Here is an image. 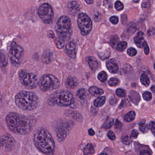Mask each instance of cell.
Returning a JSON list of instances; mask_svg holds the SVG:
<instances>
[{"label":"cell","mask_w":155,"mask_h":155,"mask_svg":"<svg viewBox=\"0 0 155 155\" xmlns=\"http://www.w3.org/2000/svg\"><path fill=\"white\" fill-rule=\"evenodd\" d=\"M19 77L22 85L27 89H34L38 85V78L32 73L21 70L19 73Z\"/></svg>","instance_id":"obj_7"},{"label":"cell","mask_w":155,"mask_h":155,"mask_svg":"<svg viewBox=\"0 0 155 155\" xmlns=\"http://www.w3.org/2000/svg\"><path fill=\"white\" fill-rule=\"evenodd\" d=\"M60 84V83L58 79L55 76L50 74L42 75L38 82L40 89L42 92L57 89L59 87Z\"/></svg>","instance_id":"obj_6"},{"label":"cell","mask_w":155,"mask_h":155,"mask_svg":"<svg viewBox=\"0 0 155 155\" xmlns=\"http://www.w3.org/2000/svg\"><path fill=\"white\" fill-rule=\"evenodd\" d=\"M127 54L130 56H134L137 54V51L136 49L131 47L127 50Z\"/></svg>","instance_id":"obj_36"},{"label":"cell","mask_w":155,"mask_h":155,"mask_svg":"<svg viewBox=\"0 0 155 155\" xmlns=\"http://www.w3.org/2000/svg\"><path fill=\"white\" fill-rule=\"evenodd\" d=\"M85 1L89 5H91L93 3V0H85Z\"/></svg>","instance_id":"obj_50"},{"label":"cell","mask_w":155,"mask_h":155,"mask_svg":"<svg viewBox=\"0 0 155 155\" xmlns=\"http://www.w3.org/2000/svg\"><path fill=\"white\" fill-rule=\"evenodd\" d=\"M66 86L69 89H73L78 85V82L75 78L69 77L66 81Z\"/></svg>","instance_id":"obj_17"},{"label":"cell","mask_w":155,"mask_h":155,"mask_svg":"<svg viewBox=\"0 0 155 155\" xmlns=\"http://www.w3.org/2000/svg\"><path fill=\"white\" fill-rule=\"evenodd\" d=\"M134 41L136 45L139 48H142L145 41L144 37V33L140 31L137 34L134 39Z\"/></svg>","instance_id":"obj_16"},{"label":"cell","mask_w":155,"mask_h":155,"mask_svg":"<svg viewBox=\"0 0 155 155\" xmlns=\"http://www.w3.org/2000/svg\"><path fill=\"white\" fill-rule=\"evenodd\" d=\"M52 57L53 55L52 52L49 51H45L42 55V61L44 63H49L52 61Z\"/></svg>","instance_id":"obj_20"},{"label":"cell","mask_w":155,"mask_h":155,"mask_svg":"<svg viewBox=\"0 0 155 155\" xmlns=\"http://www.w3.org/2000/svg\"><path fill=\"white\" fill-rule=\"evenodd\" d=\"M70 131V125L67 123H63L60 125L56 130L57 136L60 142L64 141Z\"/></svg>","instance_id":"obj_11"},{"label":"cell","mask_w":155,"mask_h":155,"mask_svg":"<svg viewBox=\"0 0 155 155\" xmlns=\"http://www.w3.org/2000/svg\"><path fill=\"white\" fill-rule=\"evenodd\" d=\"M143 47L144 48V50L145 53L146 55H148L149 52V48L148 45V43L147 42L145 43Z\"/></svg>","instance_id":"obj_41"},{"label":"cell","mask_w":155,"mask_h":155,"mask_svg":"<svg viewBox=\"0 0 155 155\" xmlns=\"http://www.w3.org/2000/svg\"><path fill=\"white\" fill-rule=\"evenodd\" d=\"M84 155H92L94 154V149L93 145L91 143H88L84 149Z\"/></svg>","instance_id":"obj_22"},{"label":"cell","mask_w":155,"mask_h":155,"mask_svg":"<svg viewBox=\"0 0 155 155\" xmlns=\"http://www.w3.org/2000/svg\"><path fill=\"white\" fill-rule=\"evenodd\" d=\"M89 93L94 97L100 96L104 93L103 90L96 86H91L89 89Z\"/></svg>","instance_id":"obj_18"},{"label":"cell","mask_w":155,"mask_h":155,"mask_svg":"<svg viewBox=\"0 0 155 155\" xmlns=\"http://www.w3.org/2000/svg\"><path fill=\"white\" fill-rule=\"evenodd\" d=\"M98 79L101 82H105L107 79V75L106 72L105 71H102L100 72L98 75Z\"/></svg>","instance_id":"obj_29"},{"label":"cell","mask_w":155,"mask_h":155,"mask_svg":"<svg viewBox=\"0 0 155 155\" xmlns=\"http://www.w3.org/2000/svg\"><path fill=\"white\" fill-rule=\"evenodd\" d=\"M106 66L109 72L112 74L117 73L118 69V65L117 61L114 58L108 60L106 62Z\"/></svg>","instance_id":"obj_15"},{"label":"cell","mask_w":155,"mask_h":155,"mask_svg":"<svg viewBox=\"0 0 155 155\" xmlns=\"http://www.w3.org/2000/svg\"><path fill=\"white\" fill-rule=\"evenodd\" d=\"M38 14L45 23L51 24L52 22L54 12L49 4L44 3L41 5L38 9Z\"/></svg>","instance_id":"obj_10"},{"label":"cell","mask_w":155,"mask_h":155,"mask_svg":"<svg viewBox=\"0 0 155 155\" xmlns=\"http://www.w3.org/2000/svg\"><path fill=\"white\" fill-rule=\"evenodd\" d=\"M47 35H48V37L51 38H53L54 37V33L51 31H49L47 32Z\"/></svg>","instance_id":"obj_48"},{"label":"cell","mask_w":155,"mask_h":155,"mask_svg":"<svg viewBox=\"0 0 155 155\" xmlns=\"http://www.w3.org/2000/svg\"><path fill=\"white\" fill-rule=\"evenodd\" d=\"M151 90H152V91H153V93H154V92H155V86H152V87H151Z\"/></svg>","instance_id":"obj_51"},{"label":"cell","mask_w":155,"mask_h":155,"mask_svg":"<svg viewBox=\"0 0 155 155\" xmlns=\"http://www.w3.org/2000/svg\"><path fill=\"white\" fill-rule=\"evenodd\" d=\"M123 143L126 145H128L131 143V140L128 137H126L123 139Z\"/></svg>","instance_id":"obj_44"},{"label":"cell","mask_w":155,"mask_h":155,"mask_svg":"<svg viewBox=\"0 0 155 155\" xmlns=\"http://www.w3.org/2000/svg\"><path fill=\"white\" fill-rule=\"evenodd\" d=\"M55 43L57 48L59 49H61L64 46L65 40L58 38L56 39Z\"/></svg>","instance_id":"obj_31"},{"label":"cell","mask_w":155,"mask_h":155,"mask_svg":"<svg viewBox=\"0 0 155 155\" xmlns=\"http://www.w3.org/2000/svg\"><path fill=\"white\" fill-rule=\"evenodd\" d=\"M88 62L89 66L92 71H95L98 68V62L95 58L92 56L89 57Z\"/></svg>","instance_id":"obj_19"},{"label":"cell","mask_w":155,"mask_h":155,"mask_svg":"<svg viewBox=\"0 0 155 155\" xmlns=\"http://www.w3.org/2000/svg\"><path fill=\"white\" fill-rule=\"evenodd\" d=\"M114 124V120L112 118H107L103 124V128L105 129H108L111 128Z\"/></svg>","instance_id":"obj_24"},{"label":"cell","mask_w":155,"mask_h":155,"mask_svg":"<svg viewBox=\"0 0 155 155\" xmlns=\"http://www.w3.org/2000/svg\"><path fill=\"white\" fill-rule=\"evenodd\" d=\"M133 1H134V2H138L139 1H140V0H133Z\"/></svg>","instance_id":"obj_54"},{"label":"cell","mask_w":155,"mask_h":155,"mask_svg":"<svg viewBox=\"0 0 155 155\" xmlns=\"http://www.w3.org/2000/svg\"><path fill=\"white\" fill-rule=\"evenodd\" d=\"M127 44L125 41H121L118 43L117 45V49L120 52H123L125 50L127 47Z\"/></svg>","instance_id":"obj_28"},{"label":"cell","mask_w":155,"mask_h":155,"mask_svg":"<svg viewBox=\"0 0 155 155\" xmlns=\"http://www.w3.org/2000/svg\"><path fill=\"white\" fill-rule=\"evenodd\" d=\"M14 142L13 138L10 135H6L0 137V146L8 148L12 146Z\"/></svg>","instance_id":"obj_13"},{"label":"cell","mask_w":155,"mask_h":155,"mask_svg":"<svg viewBox=\"0 0 155 155\" xmlns=\"http://www.w3.org/2000/svg\"><path fill=\"white\" fill-rule=\"evenodd\" d=\"M140 80H141V82L142 84L144 85L145 86H146V87L149 86L150 83L149 78L145 74H142L141 75Z\"/></svg>","instance_id":"obj_27"},{"label":"cell","mask_w":155,"mask_h":155,"mask_svg":"<svg viewBox=\"0 0 155 155\" xmlns=\"http://www.w3.org/2000/svg\"><path fill=\"white\" fill-rule=\"evenodd\" d=\"M115 8L117 11H121L124 8L123 4L119 1H117L115 4Z\"/></svg>","instance_id":"obj_34"},{"label":"cell","mask_w":155,"mask_h":155,"mask_svg":"<svg viewBox=\"0 0 155 155\" xmlns=\"http://www.w3.org/2000/svg\"><path fill=\"white\" fill-rule=\"evenodd\" d=\"M122 126V124L121 122L117 119V121H116V124H115V128L117 129H120L121 126Z\"/></svg>","instance_id":"obj_47"},{"label":"cell","mask_w":155,"mask_h":155,"mask_svg":"<svg viewBox=\"0 0 155 155\" xmlns=\"http://www.w3.org/2000/svg\"><path fill=\"white\" fill-rule=\"evenodd\" d=\"M108 83H109V85H110L111 86H116L118 83V80L116 78H112L109 80Z\"/></svg>","instance_id":"obj_37"},{"label":"cell","mask_w":155,"mask_h":155,"mask_svg":"<svg viewBox=\"0 0 155 155\" xmlns=\"http://www.w3.org/2000/svg\"><path fill=\"white\" fill-rule=\"evenodd\" d=\"M113 0H104V6L108 8H112Z\"/></svg>","instance_id":"obj_38"},{"label":"cell","mask_w":155,"mask_h":155,"mask_svg":"<svg viewBox=\"0 0 155 155\" xmlns=\"http://www.w3.org/2000/svg\"><path fill=\"white\" fill-rule=\"evenodd\" d=\"M143 98L147 101L151 100L152 99V94L150 92H145L143 94Z\"/></svg>","instance_id":"obj_35"},{"label":"cell","mask_w":155,"mask_h":155,"mask_svg":"<svg viewBox=\"0 0 155 155\" xmlns=\"http://www.w3.org/2000/svg\"><path fill=\"white\" fill-rule=\"evenodd\" d=\"M107 136H108V138L109 139H111V140H114L116 138V136H115V134L114 132L112 131H109V132L107 133Z\"/></svg>","instance_id":"obj_40"},{"label":"cell","mask_w":155,"mask_h":155,"mask_svg":"<svg viewBox=\"0 0 155 155\" xmlns=\"http://www.w3.org/2000/svg\"><path fill=\"white\" fill-rule=\"evenodd\" d=\"M55 30L59 38L65 41L70 39L72 31L70 18L66 15L60 17L56 23Z\"/></svg>","instance_id":"obj_4"},{"label":"cell","mask_w":155,"mask_h":155,"mask_svg":"<svg viewBox=\"0 0 155 155\" xmlns=\"http://www.w3.org/2000/svg\"><path fill=\"white\" fill-rule=\"evenodd\" d=\"M149 127L152 133L154 135L155 133V124L154 121H151L150 122Z\"/></svg>","instance_id":"obj_42"},{"label":"cell","mask_w":155,"mask_h":155,"mask_svg":"<svg viewBox=\"0 0 155 155\" xmlns=\"http://www.w3.org/2000/svg\"><path fill=\"white\" fill-rule=\"evenodd\" d=\"M151 153L148 151L142 150L140 152V155H151Z\"/></svg>","instance_id":"obj_45"},{"label":"cell","mask_w":155,"mask_h":155,"mask_svg":"<svg viewBox=\"0 0 155 155\" xmlns=\"http://www.w3.org/2000/svg\"><path fill=\"white\" fill-rule=\"evenodd\" d=\"M78 25L83 36H87L91 32L92 28V21L86 13H82L78 15Z\"/></svg>","instance_id":"obj_8"},{"label":"cell","mask_w":155,"mask_h":155,"mask_svg":"<svg viewBox=\"0 0 155 155\" xmlns=\"http://www.w3.org/2000/svg\"><path fill=\"white\" fill-rule=\"evenodd\" d=\"M34 143L41 152L46 155H53L55 152L54 141L50 132L45 128H39L34 135Z\"/></svg>","instance_id":"obj_2"},{"label":"cell","mask_w":155,"mask_h":155,"mask_svg":"<svg viewBox=\"0 0 155 155\" xmlns=\"http://www.w3.org/2000/svg\"><path fill=\"white\" fill-rule=\"evenodd\" d=\"M111 52L108 50H105L103 51L99 52L98 56L102 60H104L107 59L110 56Z\"/></svg>","instance_id":"obj_23"},{"label":"cell","mask_w":155,"mask_h":155,"mask_svg":"<svg viewBox=\"0 0 155 155\" xmlns=\"http://www.w3.org/2000/svg\"><path fill=\"white\" fill-rule=\"evenodd\" d=\"M110 20L111 22L114 24V25H116L117 24L119 21V19L118 18L117 16H112L110 17Z\"/></svg>","instance_id":"obj_39"},{"label":"cell","mask_w":155,"mask_h":155,"mask_svg":"<svg viewBox=\"0 0 155 155\" xmlns=\"http://www.w3.org/2000/svg\"><path fill=\"white\" fill-rule=\"evenodd\" d=\"M15 103L18 107L22 110L32 111L38 107L39 99L35 93L22 91L16 95Z\"/></svg>","instance_id":"obj_3"},{"label":"cell","mask_w":155,"mask_h":155,"mask_svg":"<svg viewBox=\"0 0 155 155\" xmlns=\"http://www.w3.org/2000/svg\"><path fill=\"white\" fill-rule=\"evenodd\" d=\"M23 52L24 50L21 45L15 42L12 43L9 55L11 62L13 65H18L20 63Z\"/></svg>","instance_id":"obj_9"},{"label":"cell","mask_w":155,"mask_h":155,"mask_svg":"<svg viewBox=\"0 0 155 155\" xmlns=\"http://www.w3.org/2000/svg\"><path fill=\"white\" fill-rule=\"evenodd\" d=\"M119 38L117 35H114L111 37L110 40V44L111 46L114 47L117 44L118 41H119Z\"/></svg>","instance_id":"obj_32"},{"label":"cell","mask_w":155,"mask_h":155,"mask_svg":"<svg viewBox=\"0 0 155 155\" xmlns=\"http://www.w3.org/2000/svg\"><path fill=\"white\" fill-rule=\"evenodd\" d=\"M87 91L84 88H80L77 93V95L80 99L84 100L87 96Z\"/></svg>","instance_id":"obj_26"},{"label":"cell","mask_w":155,"mask_h":155,"mask_svg":"<svg viewBox=\"0 0 155 155\" xmlns=\"http://www.w3.org/2000/svg\"><path fill=\"white\" fill-rule=\"evenodd\" d=\"M136 117V113L134 111H130L125 116V120L126 122H130L134 120Z\"/></svg>","instance_id":"obj_25"},{"label":"cell","mask_w":155,"mask_h":155,"mask_svg":"<svg viewBox=\"0 0 155 155\" xmlns=\"http://www.w3.org/2000/svg\"><path fill=\"white\" fill-rule=\"evenodd\" d=\"M2 56H3V55L1 54V52H0V63L1 62V58H2Z\"/></svg>","instance_id":"obj_52"},{"label":"cell","mask_w":155,"mask_h":155,"mask_svg":"<svg viewBox=\"0 0 155 155\" xmlns=\"http://www.w3.org/2000/svg\"><path fill=\"white\" fill-rule=\"evenodd\" d=\"M6 123L12 132L17 134L26 135L32 131L36 124V121L33 118L12 112L6 117Z\"/></svg>","instance_id":"obj_1"},{"label":"cell","mask_w":155,"mask_h":155,"mask_svg":"<svg viewBox=\"0 0 155 155\" xmlns=\"http://www.w3.org/2000/svg\"><path fill=\"white\" fill-rule=\"evenodd\" d=\"M139 129L143 133H146L149 130V126L147 124L144 123H141L139 124Z\"/></svg>","instance_id":"obj_30"},{"label":"cell","mask_w":155,"mask_h":155,"mask_svg":"<svg viewBox=\"0 0 155 155\" xmlns=\"http://www.w3.org/2000/svg\"><path fill=\"white\" fill-rule=\"evenodd\" d=\"M138 131L136 130H133L132 132H131V137L132 138H137V137L138 136Z\"/></svg>","instance_id":"obj_43"},{"label":"cell","mask_w":155,"mask_h":155,"mask_svg":"<svg viewBox=\"0 0 155 155\" xmlns=\"http://www.w3.org/2000/svg\"><path fill=\"white\" fill-rule=\"evenodd\" d=\"M116 94L120 98H123V97H124L125 96L126 93L124 89L120 88H118L116 90Z\"/></svg>","instance_id":"obj_33"},{"label":"cell","mask_w":155,"mask_h":155,"mask_svg":"<svg viewBox=\"0 0 155 155\" xmlns=\"http://www.w3.org/2000/svg\"><path fill=\"white\" fill-rule=\"evenodd\" d=\"M142 7L144 9H148L150 7V4L148 2H145L143 3L142 5Z\"/></svg>","instance_id":"obj_46"},{"label":"cell","mask_w":155,"mask_h":155,"mask_svg":"<svg viewBox=\"0 0 155 155\" xmlns=\"http://www.w3.org/2000/svg\"><path fill=\"white\" fill-rule=\"evenodd\" d=\"M74 100L71 92L67 90H60L54 94L48 99V104L61 107L71 105L74 103Z\"/></svg>","instance_id":"obj_5"},{"label":"cell","mask_w":155,"mask_h":155,"mask_svg":"<svg viewBox=\"0 0 155 155\" xmlns=\"http://www.w3.org/2000/svg\"><path fill=\"white\" fill-rule=\"evenodd\" d=\"M88 133H89V135H91V136H93L95 134V132L94 131L93 129H90L88 130Z\"/></svg>","instance_id":"obj_49"},{"label":"cell","mask_w":155,"mask_h":155,"mask_svg":"<svg viewBox=\"0 0 155 155\" xmlns=\"http://www.w3.org/2000/svg\"><path fill=\"white\" fill-rule=\"evenodd\" d=\"M80 10V7L78 2L72 1L69 2L67 5V11L72 15H76Z\"/></svg>","instance_id":"obj_14"},{"label":"cell","mask_w":155,"mask_h":155,"mask_svg":"<svg viewBox=\"0 0 155 155\" xmlns=\"http://www.w3.org/2000/svg\"><path fill=\"white\" fill-rule=\"evenodd\" d=\"M106 102V98L104 96H100L94 101V105L96 107L103 106Z\"/></svg>","instance_id":"obj_21"},{"label":"cell","mask_w":155,"mask_h":155,"mask_svg":"<svg viewBox=\"0 0 155 155\" xmlns=\"http://www.w3.org/2000/svg\"><path fill=\"white\" fill-rule=\"evenodd\" d=\"M77 44L74 41L68 42L66 46V54L72 58H75L77 55Z\"/></svg>","instance_id":"obj_12"},{"label":"cell","mask_w":155,"mask_h":155,"mask_svg":"<svg viewBox=\"0 0 155 155\" xmlns=\"http://www.w3.org/2000/svg\"><path fill=\"white\" fill-rule=\"evenodd\" d=\"M99 155H108L107 153H102L100 154Z\"/></svg>","instance_id":"obj_53"}]
</instances>
